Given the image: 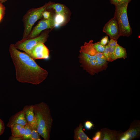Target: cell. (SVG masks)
Instances as JSON below:
<instances>
[{"mask_svg": "<svg viewBox=\"0 0 140 140\" xmlns=\"http://www.w3.org/2000/svg\"><path fill=\"white\" fill-rule=\"evenodd\" d=\"M9 51L18 81L37 85L46 78L48 72L39 66L28 54L17 49L14 44L10 45Z\"/></svg>", "mask_w": 140, "mask_h": 140, "instance_id": "1", "label": "cell"}, {"mask_svg": "<svg viewBox=\"0 0 140 140\" xmlns=\"http://www.w3.org/2000/svg\"><path fill=\"white\" fill-rule=\"evenodd\" d=\"M93 42L91 40L85 42L80 47L78 56L80 66L92 75L106 70L108 63L104 53L98 52L95 49Z\"/></svg>", "mask_w": 140, "mask_h": 140, "instance_id": "2", "label": "cell"}, {"mask_svg": "<svg viewBox=\"0 0 140 140\" xmlns=\"http://www.w3.org/2000/svg\"><path fill=\"white\" fill-rule=\"evenodd\" d=\"M33 106L38 132L44 140H49L53 123L49 107L44 102Z\"/></svg>", "mask_w": 140, "mask_h": 140, "instance_id": "3", "label": "cell"}, {"mask_svg": "<svg viewBox=\"0 0 140 140\" xmlns=\"http://www.w3.org/2000/svg\"><path fill=\"white\" fill-rule=\"evenodd\" d=\"M128 3H123L115 5L114 17L118 24L121 36L129 37L132 34V30L128 17L127 10Z\"/></svg>", "mask_w": 140, "mask_h": 140, "instance_id": "4", "label": "cell"}, {"mask_svg": "<svg viewBox=\"0 0 140 140\" xmlns=\"http://www.w3.org/2000/svg\"><path fill=\"white\" fill-rule=\"evenodd\" d=\"M50 3H47L39 8L30 9L24 15L23 18L24 30L22 40L27 38L34 24L37 20L41 18L43 12L46 10L47 6Z\"/></svg>", "mask_w": 140, "mask_h": 140, "instance_id": "5", "label": "cell"}, {"mask_svg": "<svg viewBox=\"0 0 140 140\" xmlns=\"http://www.w3.org/2000/svg\"><path fill=\"white\" fill-rule=\"evenodd\" d=\"M48 32L46 31L34 38L21 40L14 44L18 49L22 50L29 55L33 48L40 43H44L47 41Z\"/></svg>", "mask_w": 140, "mask_h": 140, "instance_id": "6", "label": "cell"}, {"mask_svg": "<svg viewBox=\"0 0 140 140\" xmlns=\"http://www.w3.org/2000/svg\"><path fill=\"white\" fill-rule=\"evenodd\" d=\"M140 137V121L135 120L130 123L129 129L121 134L118 140H132Z\"/></svg>", "mask_w": 140, "mask_h": 140, "instance_id": "7", "label": "cell"}, {"mask_svg": "<svg viewBox=\"0 0 140 140\" xmlns=\"http://www.w3.org/2000/svg\"><path fill=\"white\" fill-rule=\"evenodd\" d=\"M54 27V16H51V17L47 19H44L39 21L32 30H31L30 34L26 39L36 37L39 36L41 32L43 30L48 29H51Z\"/></svg>", "mask_w": 140, "mask_h": 140, "instance_id": "8", "label": "cell"}, {"mask_svg": "<svg viewBox=\"0 0 140 140\" xmlns=\"http://www.w3.org/2000/svg\"><path fill=\"white\" fill-rule=\"evenodd\" d=\"M102 31L110 39L117 40L121 36L119 26L114 17L105 24Z\"/></svg>", "mask_w": 140, "mask_h": 140, "instance_id": "9", "label": "cell"}, {"mask_svg": "<svg viewBox=\"0 0 140 140\" xmlns=\"http://www.w3.org/2000/svg\"><path fill=\"white\" fill-rule=\"evenodd\" d=\"M29 55L34 60L48 59L50 57V51L44 43H40L33 48Z\"/></svg>", "mask_w": 140, "mask_h": 140, "instance_id": "10", "label": "cell"}, {"mask_svg": "<svg viewBox=\"0 0 140 140\" xmlns=\"http://www.w3.org/2000/svg\"><path fill=\"white\" fill-rule=\"evenodd\" d=\"M24 110L16 113L10 118L7 126L9 128L14 124H18L25 126L27 124Z\"/></svg>", "mask_w": 140, "mask_h": 140, "instance_id": "11", "label": "cell"}, {"mask_svg": "<svg viewBox=\"0 0 140 140\" xmlns=\"http://www.w3.org/2000/svg\"><path fill=\"white\" fill-rule=\"evenodd\" d=\"M100 140H118L120 134L123 132L121 130H113L107 128L101 129Z\"/></svg>", "mask_w": 140, "mask_h": 140, "instance_id": "12", "label": "cell"}, {"mask_svg": "<svg viewBox=\"0 0 140 140\" xmlns=\"http://www.w3.org/2000/svg\"><path fill=\"white\" fill-rule=\"evenodd\" d=\"M24 110L27 123L31 126L37 125V122L35 117L33 105L26 106L24 107Z\"/></svg>", "mask_w": 140, "mask_h": 140, "instance_id": "13", "label": "cell"}, {"mask_svg": "<svg viewBox=\"0 0 140 140\" xmlns=\"http://www.w3.org/2000/svg\"><path fill=\"white\" fill-rule=\"evenodd\" d=\"M81 123L74 130V139L75 140H91L85 133Z\"/></svg>", "mask_w": 140, "mask_h": 140, "instance_id": "14", "label": "cell"}, {"mask_svg": "<svg viewBox=\"0 0 140 140\" xmlns=\"http://www.w3.org/2000/svg\"><path fill=\"white\" fill-rule=\"evenodd\" d=\"M12 135L15 137H23L25 132V126L15 124L11 127Z\"/></svg>", "mask_w": 140, "mask_h": 140, "instance_id": "15", "label": "cell"}, {"mask_svg": "<svg viewBox=\"0 0 140 140\" xmlns=\"http://www.w3.org/2000/svg\"><path fill=\"white\" fill-rule=\"evenodd\" d=\"M54 9L56 14L65 15L66 13V7L61 4L51 3L47 6V9Z\"/></svg>", "mask_w": 140, "mask_h": 140, "instance_id": "16", "label": "cell"}, {"mask_svg": "<svg viewBox=\"0 0 140 140\" xmlns=\"http://www.w3.org/2000/svg\"><path fill=\"white\" fill-rule=\"evenodd\" d=\"M114 55L115 60L121 58L125 59L127 58L126 49L118 44L115 47Z\"/></svg>", "mask_w": 140, "mask_h": 140, "instance_id": "17", "label": "cell"}, {"mask_svg": "<svg viewBox=\"0 0 140 140\" xmlns=\"http://www.w3.org/2000/svg\"><path fill=\"white\" fill-rule=\"evenodd\" d=\"M115 48L110 47L107 45L105 46L104 54L108 62H112L116 60L114 55Z\"/></svg>", "mask_w": 140, "mask_h": 140, "instance_id": "18", "label": "cell"}, {"mask_svg": "<svg viewBox=\"0 0 140 140\" xmlns=\"http://www.w3.org/2000/svg\"><path fill=\"white\" fill-rule=\"evenodd\" d=\"M66 19L65 15L56 14L54 16V27H58L63 24Z\"/></svg>", "mask_w": 140, "mask_h": 140, "instance_id": "19", "label": "cell"}, {"mask_svg": "<svg viewBox=\"0 0 140 140\" xmlns=\"http://www.w3.org/2000/svg\"><path fill=\"white\" fill-rule=\"evenodd\" d=\"M25 132L23 137L24 140H30L31 137L32 128L31 125L27 123L25 126Z\"/></svg>", "mask_w": 140, "mask_h": 140, "instance_id": "20", "label": "cell"}, {"mask_svg": "<svg viewBox=\"0 0 140 140\" xmlns=\"http://www.w3.org/2000/svg\"><path fill=\"white\" fill-rule=\"evenodd\" d=\"M32 127V126H31ZM32 129L31 138L30 140H41L40 135L37 130V126L32 127Z\"/></svg>", "mask_w": 140, "mask_h": 140, "instance_id": "21", "label": "cell"}, {"mask_svg": "<svg viewBox=\"0 0 140 140\" xmlns=\"http://www.w3.org/2000/svg\"><path fill=\"white\" fill-rule=\"evenodd\" d=\"M93 45L95 49L98 52L104 53L106 46L102 45L99 41L93 43Z\"/></svg>", "mask_w": 140, "mask_h": 140, "instance_id": "22", "label": "cell"}, {"mask_svg": "<svg viewBox=\"0 0 140 140\" xmlns=\"http://www.w3.org/2000/svg\"><path fill=\"white\" fill-rule=\"evenodd\" d=\"M84 126L86 130H90L94 127V124L90 121H87L85 122Z\"/></svg>", "mask_w": 140, "mask_h": 140, "instance_id": "23", "label": "cell"}, {"mask_svg": "<svg viewBox=\"0 0 140 140\" xmlns=\"http://www.w3.org/2000/svg\"><path fill=\"white\" fill-rule=\"evenodd\" d=\"M131 0H110L111 4L115 5L123 3H129Z\"/></svg>", "mask_w": 140, "mask_h": 140, "instance_id": "24", "label": "cell"}, {"mask_svg": "<svg viewBox=\"0 0 140 140\" xmlns=\"http://www.w3.org/2000/svg\"><path fill=\"white\" fill-rule=\"evenodd\" d=\"M5 7L0 1V22L3 18L5 13Z\"/></svg>", "mask_w": 140, "mask_h": 140, "instance_id": "25", "label": "cell"}, {"mask_svg": "<svg viewBox=\"0 0 140 140\" xmlns=\"http://www.w3.org/2000/svg\"><path fill=\"white\" fill-rule=\"evenodd\" d=\"M107 45L110 47L115 48L118 44H117V40L110 39Z\"/></svg>", "mask_w": 140, "mask_h": 140, "instance_id": "26", "label": "cell"}, {"mask_svg": "<svg viewBox=\"0 0 140 140\" xmlns=\"http://www.w3.org/2000/svg\"><path fill=\"white\" fill-rule=\"evenodd\" d=\"M109 42L108 36H106L101 40L100 42L102 45L105 46L107 45Z\"/></svg>", "mask_w": 140, "mask_h": 140, "instance_id": "27", "label": "cell"}, {"mask_svg": "<svg viewBox=\"0 0 140 140\" xmlns=\"http://www.w3.org/2000/svg\"><path fill=\"white\" fill-rule=\"evenodd\" d=\"M101 132L100 131L97 132L95 135L92 137V140H100L101 138Z\"/></svg>", "mask_w": 140, "mask_h": 140, "instance_id": "28", "label": "cell"}, {"mask_svg": "<svg viewBox=\"0 0 140 140\" xmlns=\"http://www.w3.org/2000/svg\"><path fill=\"white\" fill-rule=\"evenodd\" d=\"M5 127L3 122L0 118V136L3 133Z\"/></svg>", "mask_w": 140, "mask_h": 140, "instance_id": "29", "label": "cell"}, {"mask_svg": "<svg viewBox=\"0 0 140 140\" xmlns=\"http://www.w3.org/2000/svg\"><path fill=\"white\" fill-rule=\"evenodd\" d=\"M51 16L50 12L47 11H45L43 13V16L45 19L49 18Z\"/></svg>", "mask_w": 140, "mask_h": 140, "instance_id": "30", "label": "cell"}, {"mask_svg": "<svg viewBox=\"0 0 140 140\" xmlns=\"http://www.w3.org/2000/svg\"><path fill=\"white\" fill-rule=\"evenodd\" d=\"M9 140H24L23 137H17L13 136L11 135L9 139Z\"/></svg>", "mask_w": 140, "mask_h": 140, "instance_id": "31", "label": "cell"}, {"mask_svg": "<svg viewBox=\"0 0 140 140\" xmlns=\"http://www.w3.org/2000/svg\"><path fill=\"white\" fill-rule=\"evenodd\" d=\"M6 0H0V1L3 2V1H5Z\"/></svg>", "mask_w": 140, "mask_h": 140, "instance_id": "32", "label": "cell"}]
</instances>
